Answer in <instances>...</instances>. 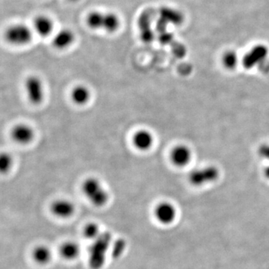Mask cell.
<instances>
[{
  "label": "cell",
  "instance_id": "6da1fadb",
  "mask_svg": "<svg viewBox=\"0 0 269 269\" xmlns=\"http://www.w3.org/2000/svg\"><path fill=\"white\" fill-rule=\"evenodd\" d=\"M109 231H103L101 235L91 242L88 249V264L91 269H102L106 264L108 254L110 252L113 242Z\"/></svg>",
  "mask_w": 269,
  "mask_h": 269
},
{
  "label": "cell",
  "instance_id": "7a4b0ae2",
  "mask_svg": "<svg viewBox=\"0 0 269 269\" xmlns=\"http://www.w3.org/2000/svg\"><path fill=\"white\" fill-rule=\"evenodd\" d=\"M87 26L91 30L105 31L113 34L120 29L121 20L120 16L113 11L91 10L85 17Z\"/></svg>",
  "mask_w": 269,
  "mask_h": 269
},
{
  "label": "cell",
  "instance_id": "3957f363",
  "mask_svg": "<svg viewBox=\"0 0 269 269\" xmlns=\"http://www.w3.org/2000/svg\"><path fill=\"white\" fill-rule=\"evenodd\" d=\"M82 192L89 202L97 208H102L109 202V193L96 177H88L82 182Z\"/></svg>",
  "mask_w": 269,
  "mask_h": 269
},
{
  "label": "cell",
  "instance_id": "277c9868",
  "mask_svg": "<svg viewBox=\"0 0 269 269\" xmlns=\"http://www.w3.org/2000/svg\"><path fill=\"white\" fill-rule=\"evenodd\" d=\"M32 28L24 23H14L7 27L4 32L6 41L13 46H25L33 39Z\"/></svg>",
  "mask_w": 269,
  "mask_h": 269
},
{
  "label": "cell",
  "instance_id": "5b68a950",
  "mask_svg": "<svg viewBox=\"0 0 269 269\" xmlns=\"http://www.w3.org/2000/svg\"><path fill=\"white\" fill-rule=\"evenodd\" d=\"M220 172L217 167L209 165L194 170L189 176V180L194 186H202L216 182Z\"/></svg>",
  "mask_w": 269,
  "mask_h": 269
},
{
  "label": "cell",
  "instance_id": "8992f818",
  "mask_svg": "<svg viewBox=\"0 0 269 269\" xmlns=\"http://www.w3.org/2000/svg\"><path fill=\"white\" fill-rule=\"evenodd\" d=\"M269 55V48L267 45L258 43L252 46L242 59L243 67L246 69H253L267 59Z\"/></svg>",
  "mask_w": 269,
  "mask_h": 269
},
{
  "label": "cell",
  "instance_id": "52a82bcc",
  "mask_svg": "<svg viewBox=\"0 0 269 269\" xmlns=\"http://www.w3.org/2000/svg\"><path fill=\"white\" fill-rule=\"evenodd\" d=\"M25 89L27 98L33 105L43 103L44 99V88L43 82L38 76L31 75L25 81Z\"/></svg>",
  "mask_w": 269,
  "mask_h": 269
},
{
  "label": "cell",
  "instance_id": "ba28073f",
  "mask_svg": "<svg viewBox=\"0 0 269 269\" xmlns=\"http://www.w3.org/2000/svg\"><path fill=\"white\" fill-rule=\"evenodd\" d=\"M193 157L192 150L186 144L174 146L170 152L169 159L171 163L179 168H183L191 163Z\"/></svg>",
  "mask_w": 269,
  "mask_h": 269
},
{
  "label": "cell",
  "instance_id": "9c48e42d",
  "mask_svg": "<svg viewBox=\"0 0 269 269\" xmlns=\"http://www.w3.org/2000/svg\"><path fill=\"white\" fill-rule=\"evenodd\" d=\"M154 216L162 225H171L177 217V210L171 203L162 201L155 207Z\"/></svg>",
  "mask_w": 269,
  "mask_h": 269
},
{
  "label": "cell",
  "instance_id": "30bf717a",
  "mask_svg": "<svg viewBox=\"0 0 269 269\" xmlns=\"http://www.w3.org/2000/svg\"><path fill=\"white\" fill-rule=\"evenodd\" d=\"M50 211L55 217L61 219L71 218L76 212V207L73 202L67 199H58L52 203Z\"/></svg>",
  "mask_w": 269,
  "mask_h": 269
},
{
  "label": "cell",
  "instance_id": "8fae6325",
  "mask_svg": "<svg viewBox=\"0 0 269 269\" xmlns=\"http://www.w3.org/2000/svg\"><path fill=\"white\" fill-rule=\"evenodd\" d=\"M35 133L32 127L28 124H18L12 128L10 137L12 139L21 145H26L34 140Z\"/></svg>",
  "mask_w": 269,
  "mask_h": 269
},
{
  "label": "cell",
  "instance_id": "7c38bea8",
  "mask_svg": "<svg viewBox=\"0 0 269 269\" xmlns=\"http://www.w3.org/2000/svg\"><path fill=\"white\" fill-rule=\"evenodd\" d=\"M54 28L55 23L53 19L47 15H37L33 20V31L40 37H49L53 32Z\"/></svg>",
  "mask_w": 269,
  "mask_h": 269
},
{
  "label": "cell",
  "instance_id": "4fadbf2b",
  "mask_svg": "<svg viewBox=\"0 0 269 269\" xmlns=\"http://www.w3.org/2000/svg\"><path fill=\"white\" fill-rule=\"evenodd\" d=\"M76 40V35L70 28H61L52 37V46L55 49L63 50L70 47Z\"/></svg>",
  "mask_w": 269,
  "mask_h": 269
},
{
  "label": "cell",
  "instance_id": "5bb4252c",
  "mask_svg": "<svg viewBox=\"0 0 269 269\" xmlns=\"http://www.w3.org/2000/svg\"><path fill=\"white\" fill-rule=\"evenodd\" d=\"M132 141L137 150L139 151H148L154 144V136L149 130L141 129L135 132Z\"/></svg>",
  "mask_w": 269,
  "mask_h": 269
},
{
  "label": "cell",
  "instance_id": "9a60e30c",
  "mask_svg": "<svg viewBox=\"0 0 269 269\" xmlns=\"http://www.w3.org/2000/svg\"><path fill=\"white\" fill-rule=\"evenodd\" d=\"M70 98L74 104L79 106H84L91 99V91L85 85H76L70 93Z\"/></svg>",
  "mask_w": 269,
  "mask_h": 269
},
{
  "label": "cell",
  "instance_id": "2e32d148",
  "mask_svg": "<svg viewBox=\"0 0 269 269\" xmlns=\"http://www.w3.org/2000/svg\"><path fill=\"white\" fill-rule=\"evenodd\" d=\"M80 247L75 242L67 241L63 243L59 249V254L63 259L73 261L77 259L80 255Z\"/></svg>",
  "mask_w": 269,
  "mask_h": 269
},
{
  "label": "cell",
  "instance_id": "e0dca14e",
  "mask_svg": "<svg viewBox=\"0 0 269 269\" xmlns=\"http://www.w3.org/2000/svg\"><path fill=\"white\" fill-rule=\"evenodd\" d=\"M33 261L35 264L40 266H46L52 261V254L47 246L40 245L36 246L31 253Z\"/></svg>",
  "mask_w": 269,
  "mask_h": 269
},
{
  "label": "cell",
  "instance_id": "ac0fdd59",
  "mask_svg": "<svg viewBox=\"0 0 269 269\" xmlns=\"http://www.w3.org/2000/svg\"><path fill=\"white\" fill-rule=\"evenodd\" d=\"M240 56L236 51L227 50L222 56V64L228 70H235L240 64Z\"/></svg>",
  "mask_w": 269,
  "mask_h": 269
},
{
  "label": "cell",
  "instance_id": "d6986e66",
  "mask_svg": "<svg viewBox=\"0 0 269 269\" xmlns=\"http://www.w3.org/2000/svg\"><path fill=\"white\" fill-rule=\"evenodd\" d=\"M103 231L100 229L98 224L95 223V222H89L85 225L83 228V231H82L84 237L87 239V240H89L91 242L98 238L101 235Z\"/></svg>",
  "mask_w": 269,
  "mask_h": 269
},
{
  "label": "cell",
  "instance_id": "ffe728a7",
  "mask_svg": "<svg viewBox=\"0 0 269 269\" xmlns=\"http://www.w3.org/2000/svg\"><path fill=\"white\" fill-rule=\"evenodd\" d=\"M127 246V241L124 239L113 240L109 254L113 259H118V258H121V256L126 252Z\"/></svg>",
  "mask_w": 269,
  "mask_h": 269
},
{
  "label": "cell",
  "instance_id": "44dd1931",
  "mask_svg": "<svg viewBox=\"0 0 269 269\" xmlns=\"http://www.w3.org/2000/svg\"><path fill=\"white\" fill-rule=\"evenodd\" d=\"M13 164L10 155L7 153H1L0 156V171L1 174H5L10 171Z\"/></svg>",
  "mask_w": 269,
  "mask_h": 269
},
{
  "label": "cell",
  "instance_id": "7402d4cb",
  "mask_svg": "<svg viewBox=\"0 0 269 269\" xmlns=\"http://www.w3.org/2000/svg\"><path fill=\"white\" fill-rule=\"evenodd\" d=\"M67 1H71V2H76V1H79V0H67Z\"/></svg>",
  "mask_w": 269,
  "mask_h": 269
}]
</instances>
